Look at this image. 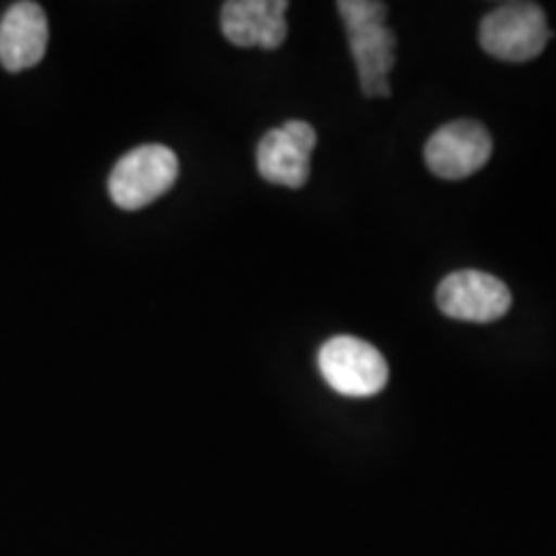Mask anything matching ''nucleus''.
Here are the masks:
<instances>
[{
  "instance_id": "20e7f679",
  "label": "nucleus",
  "mask_w": 556,
  "mask_h": 556,
  "mask_svg": "<svg viewBox=\"0 0 556 556\" xmlns=\"http://www.w3.org/2000/svg\"><path fill=\"white\" fill-rule=\"evenodd\" d=\"M546 13L536 3H505L492 9L479 24V45L495 60L528 62L546 50Z\"/></svg>"
},
{
  "instance_id": "7ed1b4c3",
  "label": "nucleus",
  "mask_w": 556,
  "mask_h": 556,
  "mask_svg": "<svg viewBox=\"0 0 556 556\" xmlns=\"http://www.w3.org/2000/svg\"><path fill=\"white\" fill-rule=\"evenodd\" d=\"M176 178V152L165 144H142L114 165L109 176V197L124 212H137L170 191Z\"/></svg>"
},
{
  "instance_id": "423d86ee",
  "label": "nucleus",
  "mask_w": 556,
  "mask_h": 556,
  "mask_svg": "<svg viewBox=\"0 0 556 556\" xmlns=\"http://www.w3.org/2000/svg\"><path fill=\"white\" fill-rule=\"evenodd\" d=\"M443 315L462 323H495L510 312L513 294L503 281L482 270H456L435 291Z\"/></svg>"
},
{
  "instance_id": "f03ea898",
  "label": "nucleus",
  "mask_w": 556,
  "mask_h": 556,
  "mask_svg": "<svg viewBox=\"0 0 556 556\" xmlns=\"http://www.w3.org/2000/svg\"><path fill=\"white\" fill-rule=\"evenodd\" d=\"M317 366L328 387L351 400L374 397L389 379V366L381 351L351 336L325 340L317 353Z\"/></svg>"
},
{
  "instance_id": "39448f33",
  "label": "nucleus",
  "mask_w": 556,
  "mask_h": 556,
  "mask_svg": "<svg viewBox=\"0 0 556 556\" xmlns=\"http://www.w3.org/2000/svg\"><path fill=\"white\" fill-rule=\"evenodd\" d=\"M492 155V135L484 124L456 119L443 124L426 144V165L443 180H464L484 168Z\"/></svg>"
},
{
  "instance_id": "f257e3e1",
  "label": "nucleus",
  "mask_w": 556,
  "mask_h": 556,
  "mask_svg": "<svg viewBox=\"0 0 556 556\" xmlns=\"http://www.w3.org/2000/svg\"><path fill=\"white\" fill-rule=\"evenodd\" d=\"M338 13L345 24L361 90L366 99H389V73L397 62V37L387 26V3L340 0Z\"/></svg>"
},
{
  "instance_id": "0eeeda50",
  "label": "nucleus",
  "mask_w": 556,
  "mask_h": 556,
  "mask_svg": "<svg viewBox=\"0 0 556 556\" xmlns=\"http://www.w3.org/2000/svg\"><path fill=\"white\" fill-rule=\"evenodd\" d=\"M317 148V131L302 119H289L270 129L258 142V173L263 180L287 189H302L309 180V157Z\"/></svg>"
},
{
  "instance_id": "6e6552de",
  "label": "nucleus",
  "mask_w": 556,
  "mask_h": 556,
  "mask_svg": "<svg viewBox=\"0 0 556 556\" xmlns=\"http://www.w3.org/2000/svg\"><path fill=\"white\" fill-rule=\"evenodd\" d=\"M287 0H229L222 5V34L235 47L278 50L287 41Z\"/></svg>"
},
{
  "instance_id": "1a4fd4ad",
  "label": "nucleus",
  "mask_w": 556,
  "mask_h": 556,
  "mask_svg": "<svg viewBox=\"0 0 556 556\" xmlns=\"http://www.w3.org/2000/svg\"><path fill=\"white\" fill-rule=\"evenodd\" d=\"M50 24L39 3L21 0L0 18V65L9 73H24L39 65L47 54Z\"/></svg>"
}]
</instances>
